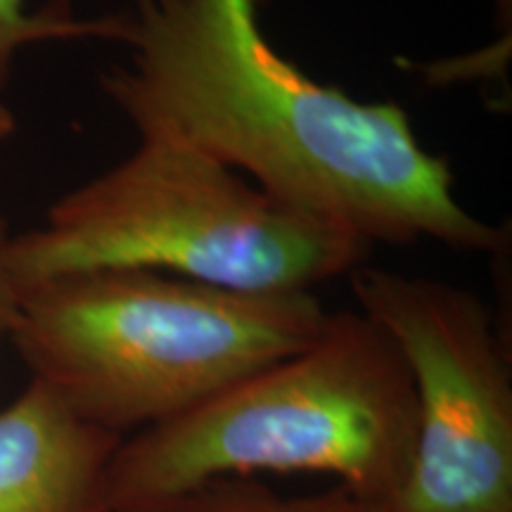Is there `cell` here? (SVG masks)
I'll use <instances>...</instances> for the list:
<instances>
[{
	"label": "cell",
	"mask_w": 512,
	"mask_h": 512,
	"mask_svg": "<svg viewBox=\"0 0 512 512\" xmlns=\"http://www.w3.org/2000/svg\"><path fill=\"white\" fill-rule=\"evenodd\" d=\"M169 512H392V505L347 486L306 496H283L254 477H228L197 486Z\"/></svg>",
	"instance_id": "52a82bcc"
},
{
	"label": "cell",
	"mask_w": 512,
	"mask_h": 512,
	"mask_svg": "<svg viewBox=\"0 0 512 512\" xmlns=\"http://www.w3.org/2000/svg\"><path fill=\"white\" fill-rule=\"evenodd\" d=\"M121 441L31 380L0 411V512H110L107 472Z\"/></svg>",
	"instance_id": "8992f818"
},
{
	"label": "cell",
	"mask_w": 512,
	"mask_h": 512,
	"mask_svg": "<svg viewBox=\"0 0 512 512\" xmlns=\"http://www.w3.org/2000/svg\"><path fill=\"white\" fill-rule=\"evenodd\" d=\"M15 128H17L15 114H12L10 107L5 105V100L0 98V140L10 138L12 133H15Z\"/></svg>",
	"instance_id": "30bf717a"
},
{
	"label": "cell",
	"mask_w": 512,
	"mask_h": 512,
	"mask_svg": "<svg viewBox=\"0 0 512 512\" xmlns=\"http://www.w3.org/2000/svg\"><path fill=\"white\" fill-rule=\"evenodd\" d=\"M261 0H138L128 60L100 88L140 138L171 140L249 178L287 207L368 245L434 240L508 249V233L458 202L446 159L396 102H361L285 60Z\"/></svg>",
	"instance_id": "6da1fadb"
},
{
	"label": "cell",
	"mask_w": 512,
	"mask_h": 512,
	"mask_svg": "<svg viewBox=\"0 0 512 512\" xmlns=\"http://www.w3.org/2000/svg\"><path fill=\"white\" fill-rule=\"evenodd\" d=\"M418 430L411 370L361 311L328 313L311 344L254 370L178 418L121 441L110 512H169L228 477L330 475L392 505Z\"/></svg>",
	"instance_id": "7a4b0ae2"
},
{
	"label": "cell",
	"mask_w": 512,
	"mask_h": 512,
	"mask_svg": "<svg viewBox=\"0 0 512 512\" xmlns=\"http://www.w3.org/2000/svg\"><path fill=\"white\" fill-rule=\"evenodd\" d=\"M373 245L268 195L171 140L140 138L119 164L12 235L19 290L60 275L155 271L245 294H294L354 273Z\"/></svg>",
	"instance_id": "277c9868"
},
{
	"label": "cell",
	"mask_w": 512,
	"mask_h": 512,
	"mask_svg": "<svg viewBox=\"0 0 512 512\" xmlns=\"http://www.w3.org/2000/svg\"><path fill=\"white\" fill-rule=\"evenodd\" d=\"M10 240V223L0 216V339L10 337L19 309V297H22L10 266Z\"/></svg>",
	"instance_id": "9c48e42d"
},
{
	"label": "cell",
	"mask_w": 512,
	"mask_h": 512,
	"mask_svg": "<svg viewBox=\"0 0 512 512\" xmlns=\"http://www.w3.org/2000/svg\"><path fill=\"white\" fill-rule=\"evenodd\" d=\"M325 318L313 292L245 294L155 271H91L22 290L10 339L31 380L126 439L304 349Z\"/></svg>",
	"instance_id": "3957f363"
},
{
	"label": "cell",
	"mask_w": 512,
	"mask_h": 512,
	"mask_svg": "<svg viewBox=\"0 0 512 512\" xmlns=\"http://www.w3.org/2000/svg\"><path fill=\"white\" fill-rule=\"evenodd\" d=\"M358 311L411 370L418 430L392 512H512V375L494 316L444 280L358 266Z\"/></svg>",
	"instance_id": "5b68a950"
},
{
	"label": "cell",
	"mask_w": 512,
	"mask_h": 512,
	"mask_svg": "<svg viewBox=\"0 0 512 512\" xmlns=\"http://www.w3.org/2000/svg\"><path fill=\"white\" fill-rule=\"evenodd\" d=\"M496 10L501 22L505 24V29H510V19H512V0H496Z\"/></svg>",
	"instance_id": "8fae6325"
},
{
	"label": "cell",
	"mask_w": 512,
	"mask_h": 512,
	"mask_svg": "<svg viewBox=\"0 0 512 512\" xmlns=\"http://www.w3.org/2000/svg\"><path fill=\"white\" fill-rule=\"evenodd\" d=\"M126 15L79 19L64 5L29 12L24 0H0V91L8 83L17 55L31 43L69 41V38H107L121 41Z\"/></svg>",
	"instance_id": "ba28073f"
}]
</instances>
